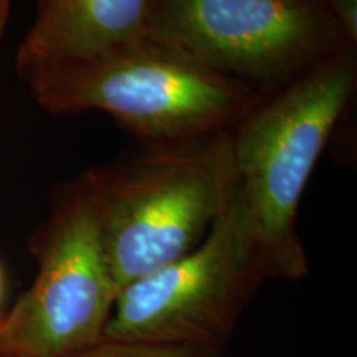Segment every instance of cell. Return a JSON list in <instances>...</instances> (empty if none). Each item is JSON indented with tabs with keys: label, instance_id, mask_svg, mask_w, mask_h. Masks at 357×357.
Segmentation results:
<instances>
[{
	"label": "cell",
	"instance_id": "cell-11",
	"mask_svg": "<svg viewBox=\"0 0 357 357\" xmlns=\"http://www.w3.org/2000/svg\"><path fill=\"white\" fill-rule=\"evenodd\" d=\"M2 293H3V276H2V270H0V301H2ZM2 318V316H0Z\"/></svg>",
	"mask_w": 357,
	"mask_h": 357
},
{
	"label": "cell",
	"instance_id": "cell-12",
	"mask_svg": "<svg viewBox=\"0 0 357 357\" xmlns=\"http://www.w3.org/2000/svg\"><path fill=\"white\" fill-rule=\"evenodd\" d=\"M0 357H3V347H2V341H0Z\"/></svg>",
	"mask_w": 357,
	"mask_h": 357
},
{
	"label": "cell",
	"instance_id": "cell-7",
	"mask_svg": "<svg viewBox=\"0 0 357 357\" xmlns=\"http://www.w3.org/2000/svg\"><path fill=\"white\" fill-rule=\"evenodd\" d=\"M154 0H38L17 53L26 83L98 60L147 37Z\"/></svg>",
	"mask_w": 357,
	"mask_h": 357
},
{
	"label": "cell",
	"instance_id": "cell-1",
	"mask_svg": "<svg viewBox=\"0 0 357 357\" xmlns=\"http://www.w3.org/2000/svg\"><path fill=\"white\" fill-rule=\"evenodd\" d=\"M118 293L204 242L236 189L231 131L151 144L83 174Z\"/></svg>",
	"mask_w": 357,
	"mask_h": 357
},
{
	"label": "cell",
	"instance_id": "cell-6",
	"mask_svg": "<svg viewBox=\"0 0 357 357\" xmlns=\"http://www.w3.org/2000/svg\"><path fill=\"white\" fill-rule=\"evenodd\" d=\"M30 250L38 271L0 318L3 357H68L101 341L118 288L83 177L58 192Z\"/></svg>",
	"mask_w": 357,
	"mask_h": 357
},
{
	"label": "cell",
	"instance_id": "cell-4",
	"mask_svg": "<svg viewBox=\"0 0 357 357\" xmlns=\"http://www.w3.org/2000/svg\"><path fill=\"white\" fill-rule=\"evenodd\" d=\"M147 37L261 96L354 45L323 0H154Z\"/></svg>",
	"mask_w": 357,
	"mask_h": 357
},
{
	"label": "cell",
	"instance_id": "cell-10",
	"mask_svg": "<svg viewBox=\"0 0 357 357\" xmlns=\"http://www.w3.org/2000/svg\"><path fill=\"white\" fill-rule=\"evenodd\" d=\"M8 17V0H0V33H2L3 26H6Z\"/></svg>",
	"mask_w": 357,
	"mask_h": 357
},
{
	"label": "cell",
	"instance_id": "cell-3",
	"mask_svg": "<svg viewBox=\"0 0 357 357\" xmlns=\"http://www.w3.org/2000/svg\"><path fill=\"white\" fill-rule=\"evenodd\" d=\"M29 86L52 113L100 111L149 144L231 131L265 98L151 37Z\"/></svg>",
	"mask_w": 357,
	"mask_h": 357
},
{
	"label": "cell",
	"instance_id": "cell-2",
	"mask_svg": "<svg viewBox=\"0 0 357 357\" xmlns=\"http://www.w3.org/2000/svg\"><path fill=\"white\" fill-rule=\"evenodd\" d=\"M356 83V45H346L263 98L231 129L236 192L268 278L301 280L310 273L298 208Z\"/></svg>",
	"mask_w": 357,
	"mask_h": 357
},
{
	"label": "cell",
	"instance_id": "cell-5",
	"mask_svg": "<svg viewBox=\"0 0 357 357\" xmlns=\"http://www.w3.org/2000/svg\"><path fill=\"white\" fill-rule=\"evenodd\" d=\"M265 280L235 189L197 248L118 293L102 337L223 349Z\"/></svg>",
	"mask_w": 357,
	"mask_h": 357
},
{
	"label": "cell",
	"instance_id": "cell-9",
	"mask_svg": "<svg viewBox=\"0 0 357 357\" xmlns=\"http://www.w3.org/2000/svg\"><path fill=\"white\" fill-rule=\"evenodd\" d=\"M334 19L344 30L346 37L356 45L357 40V0H323Z\"/></svg>",
	"mask_w": 357,
	"mask_h": 357
},
{
	"label": "cell",
	"instance_id": "cell-8",
	"mask_svg": "<svg viewBox=\"0 0 357 357\" xmlns=\"http://www.w3.org/2000/svg\"><path fill=\"white\" fill-rule=\"evenodd\" d=\"M222 349L204 346H176L131 339L102 337L68 357H220Z\"/></svg>",
	"mask_w": 357,
	"mask_h": 357
}]
</instances>
